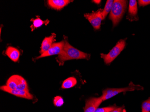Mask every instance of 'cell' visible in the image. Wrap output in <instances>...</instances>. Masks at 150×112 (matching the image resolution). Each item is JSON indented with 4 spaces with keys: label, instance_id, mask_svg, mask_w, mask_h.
<instances>
[{
    "label": "cell",
    "instance_id": "cell-1",
    "mask_svg": "<svg viewBox=\"0 0 150 112\" xmlns=\"http://www.w3.org/2000/svg\"><path fill=\"white\" fill-rule=\"evenodd\" d=\"M64 45L62 52L56 58L60 65H63L66 61L73 59H90V54L80 51L70 44L67 40H65Z\"/></svg>",
    "mask_w": 150,
    "mask_h": 112
},
{
    "label": "cell",
    "instance_id": "cell-2",
    "mask_svg": "<svg viewBox=\"0 0 150 112\" xmlns=\"http://www.w3.org/2000/svg\"><path fill=\"white\" fill-rule=\"evenodd\" d=\"M127 6V1L123 0L114 1L112 7L110 12L109 19L112 22L113 27H115L123 16Z\"/></svg>",
    "mask_w": 150,
    "mask_h": 112
},
{
    "label": "cell",
    "instance_id": "cell-3",
    "mask_svg": "<svg viewBox=\"0 0 150 112\" xmlns=\"http://www.w3.org/2000/svg\"><path fill=\"white\" fill-rule=\"evenodd\" d=\"M144 89V87L139 85H135L132 82H130L129 86L125 88H107L103 92V95L101 96L103 101H105L113 97L120 92H125L129 91L134 90H140Z\"/></svg>",
    "mask_w": 150,
    "mask_h": 112
},
{
    "label": "cell",
    "instance_id": "cell-4",
    "mask_svg": "<svg viewBox=\"0 0 150 112\" xmlns=\"http://www.w3.org/2000/svg\"><path fill=\"white\" fill-rule=\"evenodd\" d=\"M6 86L11 89L29 92L27 82L23 77L18 75H13L10 77L7 81Z\"/></svg>",
    "mask_w": 150,
    "mask_h": 112
},
{
    "label": "cell",
    "instance_id": "cell-5",
    "mask_svg": "<svg viewBox=\"0 0 150 112\" xmlns=\"http://www.w3.org/2000/svg\"><path fill=\"white\" fill-rule=\"evenodd\" d=\"M125 39H121L118 42L117 44L112 48L110 52L107 54H101V58L103 59L106 64H109L117 57L125 46Z\"/></svg>",
    "mask_w": 150,
    "mask_h": 112
},
{
    "label": "cell",
    "instance_id": "cell-6",
    "mask_svg": "<svg viewBox=\"0 0 150 112\" xmlns=\"http://www.w3.org/2000/svg\"><path fill=\"white\" fill-rule=\"evenodd\" d=\"M103 9H99L97 11H93L91 13H86L84 17L90 22L95 30H99L101 27L103 19Z\"/></svg>",
    "mask_w": 150,
    "mask_h": 112
},
{
    "label": "cell",
    "instance_id": "cell-7",
    "mask_svg": "<svg viewBox=\"0 0 150 112\" xmlns=\"http://www.w3.org/2000/svg\"><path fill=\"white\" fill-rule=\"evenodd\" d=\"M65 41H61L59 42L53 43L51 48L47 52L40 55V56L37 58V59L44 58V57H48L50 56L54 55H59L61 53L64 45Z\"/></svg>",
    "mask_w": 150,
    "mask_h": 112
},
{
    "label": "cell",
    "instance_id": "cell-8",
    "mask_svg": "<svg viewBox=\"0 0 150 112\" xmlns=\"http://www.w3.org/2000/svg\"><path fill=\"white\" fill-rule=\"evenodd\" d=\"M0 88L1 90L4 91L5 92H8L18 97L22 98L28 100H32L33 98V96L29 92L16 89H11L6 85L2 86Z\"/></svg>",
    "mask_w": 150,
    "mask_h": 112
},
{
    "label": "cell",
    "instance_id": "cell-9",
    "mask_svg": "<svg viewBox=\"0 0 150 112\" xmlns=\"http://www.w3.org/2000/svg\"><path fill=\"white\" fill-rule=\"evenodd\" d=\"M103 101L101 97L87 99L86 101L84 112H95Z\"/></svg>",
    "mask_w": 150,
    "mask_h": 112
},
{
    "label": "cell",
    "instance_id": "cell-10",
    "mask_svg": "<svg viewBox=\"0 0 150 112\" xmlns=\"http://www.w3.org/2000/svg\"><path fill=\"white\" fill-rule=\"evenodd\" d=\"M71 2L69 0H49L47 3L50 8L56 10H60L64 8Z\"/></svg>",
    "mask_w": 150,
    "mask_h": 112
},
{
    "label": "cell",
    "instance_id": "cell-11",
    "mask_svg": "<svg viewBox=\"0 0 150 112\" xmlns=\"http://www.w3.org/2000/svg\"><path fill=\"white\" fill-rule=\"evenodd\" d=\"M56 37V35L53 33L50 37H45L43 40L41 46L40 53L41 54L47 52L51 48L53 44L54 39Z\"/></svg>",
    "mask_w": 150,
    "mask_h": 112
},
{
    "label": "cell",
    "instance_id": "cell-12",
    "mask_svg": "<svg viewBox=\"0 0 150 112\" xmlns=\"http://www.w3.org/2000/svg\"><path fill=\"white\" fill-rule=\"evenodd\" d=\"M5 53L12 61L16 62L18 61L20 57V53L17 49L10 46L6 49Z\"/></svg>",
    "mask_w": 150,
    "mask_h": 112
},
{
    "label": "cell",
    "instance_id": "cell-13",
    "mask_svg": "<svg viewBox=\"0 0 150 112\" xmlns=\"http://www.w3.org/2000/svg\"><path fill=\"white\" fill-rule=\"evenodd\" d=\"M138 13L137 2L135 0H130L129 3V16L135 18Z\"/></svg>",
    "mask_w": 150,
    "mask_h": 112
},
{
    "label": "cell",
    "instance_id": "cell-14",
    "mask_svg": "<svg viewBox=\"0 0 150 112\" xmlns=\"http://www.w3.org/2000/svg\"><path fill=\"white\" fill-rule=\"evenodd\" d=\"M77 83V80L75 77H71L65 80L62 83V89H69L75 86Z\"/></svg>",
    "mask_w": 150,
    "mask_h": 112
},
{
    "label": "cell",
    "instance_id": "cell-15",
    "mask_svg": "<svg viewBox=\"0 0 150 112\" xmlns=\"http://www.w3.org/2000/svg\"><path fill=\"white\" fill-rule=\"evenodd\" d=\"M114 1L113 0H108L106 2L105 7L103 11V19H104L106 18L108 13L111 11L112 7Z\"/></svg>",
    "mask_w": 150,
    "mask_h": 112
},
{
    "label": "cell",
    "instance_id": "cell-16",
    "mask_svg": "<svg viewBox=\"0 0 150 112\" xmlns=\"http://www.w3.org/2000/svg\"><path fill=\"white\" fill-rule=\"evenodd\" d=\"M31 21H33V24L31 26L32 31H33L37 28L41 27L43 24H46L47 23L46 21H43L40 18H38L36 19H32Z\"/></svg>",
    "mask_w": 150,
    "mask_h": 112
},
{
    "label": "cell",
    "instance_id": "cell-17",
    "mask_svg": "<svg viewBox=\"0 0 150 112\" xmlns=\"http://www.w3.org/2000/svg\"><path fill=\"white\" fill-rule=\"evenodd\" d=\"M142 112H150V97L142 103Z\"/></svg>",
    "mask_w": 150,
    "mask_h": 112
},
{
    "label": "cell",
    "instance_id": "cell-18",
    "mask_svg": "<svg viewBox=\"0 0 150 112\" xmlns=\"http://www.w3.org/2000/svg\"><path fill=\"white\" fill-rule=\"evenodd\" d=\"M53 102H54V105L55 106L59 107L62 106L64 104V101L62 97L57 96L54 98Z\"/></svg>",
    "mask_w": 150,
    "mask_h": 112
},
{
    "label": "cell",
    "instance_id": "cell-19",
    "mask_svg": "<svg viewBox=\"0 0 150 112\" xmlns=\"http://www.w3.org/2000/svg\"><path fill=\"white\" fill-rule=\"evenodd\" d=\"M117 107L115 106H110L107 107L101 108H98L95 112H110V111L113 110L114 109L117 108Z\"/></svg>",
    "mask_w": 150,
    "mask_h": 112
},
{
    "label": "cell",
    "instance_id": "cell-20",
    "mask_svg": "<svg viewBox=\"0 0 150 112\" xmlns=\"http://www.w3.org/2000/svg\"><path fill=\"white\" fill-rule=\"evenodd\" d=\"M138 2L140 6H144L150 5V0H139Z\"/></svg>",
    "mask_w": 150,
    "mask_h": 112
},
{
    "label": "cell",
    "instance_id": "cell-21",
    "mask_svg": "<svg viewBox=\"0 0 150 112\" xmlns=\"http://www.w3.org/2000/svg\"><path fill=\"white\" fill-rule=\"evenodd\" d=\"M124 107H117L113 110L110 111V112H123L124 110Z\"/></svg>",
    "mask_w": 150,
    "mask_h": 112
},
{
    "label": "cell",
    "instance_id": "cell-22",
    "mask_svg": "<svg viewBox=\"0 0 150 112\" xmlns=\"http://www.w3.org/2000/svg\"><path fill=\"white\" fill-rule=\"evenodd\" d=\"M93 1L96 4H99L101 2V1Z\"/></svg>",
    "mask_w": 150,
    "mask_h": 112
}]
</instances>
